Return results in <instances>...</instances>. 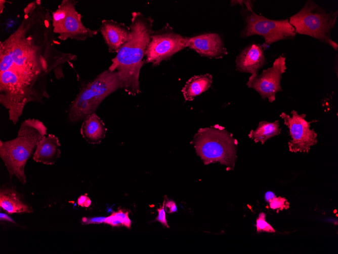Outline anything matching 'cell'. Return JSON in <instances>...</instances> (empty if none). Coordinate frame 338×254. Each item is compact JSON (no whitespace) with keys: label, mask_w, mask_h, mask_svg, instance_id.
Instances as JSON below:
<instances>
[{"label":"cell","mask_w":338,"mask_h":254,"mask_svg":"<svg viewBox=\"0 0 338 254\" xmlns=\"http://www.w3.org/2000/svg\"><path fill=\"white\" fill-rule=\"evenodd\" d=\"M76 4L75 1L63 0L57 9L52 12L53 32L61 41L70 39L83 41L98 33V30L88 28L82 23Z\"/></svg>","instance_id":"cell-8"},{"label":"cell","mask_w":338,"mask_h":254,"mask_svg":"<svg viewBox=\"0 0 338 254\" xmlns=\"http://www.w3.org/2000/svg\"><path fill=\"white\" fill-rule=\"evenodd\" d=\"M77 202L82 207H88L91 204V200L88 196L81 195L78 198Z\"/></svg>","instance_id":"cell-27"},{"label":"cell","mask_w":338,"mask_h":254,"mask_svg":"<svg viewBox=\"0 0 338 254\" xmlns=\"http://www.w3.org/2000/svg\"><path fill=\"white\" fill-rule=\"evenodd\" d=\"M286 58L279 56L273 63L272 66L263 70L260 74L250 76L246 86L256 91L262 99L267 98L271 103L275 100L276 94L282 91L281 80L286 70Z\"/></svg>","instance_id":"cell-11"},{"label":"cell","mask_w":338,"mask_h":254,"mask_svg":"<svg viewBox=\"0 0 338 254\" xmlns=\"http://www.w3.org/2000/svg\"><path fill=\"white\" fill-rule=\"evenodd\" d=\"M1 220H6L7 221L13 222L12 220L8 216L7 214L3 213H1Z\"/></svg>","instance_id":"cell-29"},{"label":"cell","mask_w":338,"mask_h":254,"mask_svg":"<svg viewBox=\"0 0 338 254\" xmlns=\"http://www.w3.org/2000/svg\"><path fill=\"white\" fill-rule=\"evenodd\" d=\"M267 63L264 46L257 43H251L245 47L235 60L237 71L250 73L251 76L258 74L259 70Z\"/></svg>","instance_id":"cell-13"},{"label":"cell","mask_w":338,"mask_h":254,"mask_svg":"<svg viewBox=\"0 0 338 254\" xmlns=\"http://www.w3.org/2000/svg\"><path fill=\"white\" fill-rule=\"evenodd\" d=\"M241 14L244 21V26L240 32L241 38L262 36L265 40L264 47L281 40L293 39L297 34L289 19H270L244 7Z\"/></svg>","instance_id":"cell-7"},{"label":"cell","mask_w":338,"mask_h":254,"mask_svg":"<svg viewBox=\"0 0 338 254\" xmlns=\"http://www.w3.org/2000/svg\"><path fill=\"white\" fill-rule=\"evenodd\" d=\"M291 116L282 113L280 117L287 127L291 139L288 142V149L293 153H308L311 147L317 142V134L310 128L311 124L317 121L308 122L306 114H298L296 111L291 112Z\"/></svg>","instance_id":"cell-10"},{"label":"cell","mask_w":338,"mask_h":254,"mask_svg":"<svg viewBox=\"0 0 338 254\" xmlns=\"http://www.w3.org/2000/svg\"><path fill=\"white\" fill-rule=\"evenodd\" d=\"M231 6H235L237 5H240L243 7V4L246 7V9L248 11H252L253 8V2L251 1H230Z\"/></svg>","instance_id":"cell-25"},{"label":"cell","mask_w":338,"mask_h":254,"mask_svg":"<svg viewBox=\"0 0 338 254\" xmlns=\"http://www.w3.org/2000/svg\"><path fill=\"white\" fill-rule=\"evenodd\" d=\"M266 214L264 212H261L256 221L257 232L258 233L261 232L275 233V230L270 224L266 221Z\"/></svg>","instance_id":"cell-21"},{"label":"cell","mask_w":338,"mask_h":254,"mask_svg":"<svg viewBox=\"0 0 338 254\" xmlns=\"http://www.w3.org/2000/svg\"><path fill=\"white\" fill-rule=\"evenodd\" d=\"M276 197V196L273 192L271 191H268L266 192L265 195V199L266 202L269 203L270 201Z\"/></svg>","instance_id":"cell-28"},{"label":"cell","mask_w":338,"mask_h":254,"mask_svg":"<svg viewBox=\"0 0 338 254\" xmlns=\"http://www.w3.org/2000/svg\"><path fill=\"white\" fill-rule=\"evenodd\" d=\"M23 13L16 30L0 42V103L14 124L28 103L49 98V76L64 78V65L77 59L56 48L51 14L40 1L29 3Z\"/></svg>","instance_id":"cell-1"},{"label":"cell","mask_w":338,"mask_h":254,"mask_svg":"<svg viewBox=\"0 0 338 254\" xmlns=\"http://www.w3.org/2000/svg\"><path fill=\"white\" fill-rule=\"evenodd\" d=\"M6 3V1L5 0H1L0 1V13L1 14H2L3 11H4V9L5 7V3Z\"/></svg>","instance_id":"cell-30"},{"label":"cell","mask_w":338,"mask_h":254,"mask_svg":"<svg viewBox=\"0 0 338 254\" xmlns=\"http://www.w3.org/2000/svg\"><path fill=\"white\" fill-rule=\"evenodd\" d=\"M0 207L11 214L32 212L31 207L24 203L17 192L12 189L1 190Z\"/></svg>","instance_id":"cell-17"},{"label":"cell","mask_w":338,"mask_h":254,"mask_svg":"<svg viewBox=\"0 0 338 254\" xmlns=\"http://www.w3.org/2000/svg\"><path fill=\"white\" fill-rule=\"evenodd\" d=\"M165 210L170 213L175 212L177 211V207L175 202L171 200H168L165 203Z\"/></svg>","instance_id":"cell-26"},{"label":"cell","mask_w":338,"mask_h":254,"mask_svg":"<svg viewBox=\"0 0 338 254\" xmlns=\"http://www.w3.org/2000/svg\"><path fill=\"white\" fill-rule=\"evenodd\" d=\"M120 88L118 74L109 69L85 84L70 105L68 118L71 122L81 121L94 113L102 101Z\"/></svg>","instance_id":"cell-6"},{"label":"cell","mask_w":338,"mask_h":254,"mask_svg":"<svg viewBox=\"0 0 338 254\" xmlns=\"http://www.w3.org/2000/svg\"><path fill=\"white\" fill-rule=\"evenodd\" d=\"M269 206L273 210H276L277 213L280 210L288 209L289 208L290 203L287 200L281 196L276 197L269 201Z\"/></svg>","instance_id":"cell-22"},{"label":"cell","mask_w":338,"mask_h":254,"mask_svg":"<svg viewBox=\"0 0 338 254\" xmlns=\"http://www.w3.org/2000/svg\"><path fill=\"white\" fill-rule=\"evenodd\" d=\"M338 16V10L328 12L313 1H307L303 8L289 18L295 33L313 38L332 47L335 51L338 44L331 36Z\"/></svg>","instance_id":"cell-5"},{"label":"cell","mask_w":338,"mask_h":254,"mask_svg":"<svg viewBox=\"0 0 338 254\" xmlns=\"http://www.w3.org/2000/svg\"><path fill=\"white\" fill-rule=\"evenodd\" d=\"M212 82L213 77L209 74L195 75L190 78L182 89L185 100H193L195 97L207 91Z\"/></svg>","instance_id":"cell-18"},{"label":"cell","mask_w":338,"mask_h":254,"mask_svg":"<svg viewBox=\"0 0 338 254\" xmlns=\"http://www.w3.org/2000/svg\"><path fill=\"white\" fill-rule=\"evenodd\" d=\"M191 143L205 165L218 162L230 170L234 169L237 142L223 127L216 125L199 129Z\"/></svg>","instance_id":"cell-4"},{"label":"cell","mask_w":338,"mask_h":254,"mask_svg":"<svg viewBox=\"0 0 338 254\" xmlns=\"http://www.w3.org/2000/svg\"><path fill=\"white\" fill-rule=\"evenodd\" d=\"M60 147L58 137L53 134H49L37 144L33 159L35 162L44 164H54L60 157Z\"/></svg>","instance_id":"cell-15"},{"label":"cell","mask_w":338,"mask_h":254,"mask_svg":"<svg viewBox=\"0 0 338 254\" xmlns=\"http://www.w3.org/2000/svg\"><path fill=\"white\" fill-rule=\"evenodd\" d=\"M186 47L187 37L175 32L171 25L166 23L161 29L154 31L151 34L146 51L145 63H151L153 66H157Z\"/></svg>","instance_id":"cell-9"},{"label":"cell","mask_w":338,"mask_h":254,"mask_svg":"<svg viewBox=\"0 0 338 254\" xmlns=\"http://www.w3.org/2000/svg\"><path fill=\"white\" fill-rule=\"evenodd\" d=\"M153 23L150 17H145L141 12H133L129 39L112 59L108 68L117 73L120 88L129 95H136L140 92V72L145 63L143 59L151 35L154 31Z\"/></svg>","instance_id":"cell-2"},{"label":"cell","mask_w":338,"mask_h":254,"mask_svg":"<svg viewBox=\"0 0 338 254\" xmlns=\"http://www.w3.org/2000/svg\"><path fill=\"white\" fill-rule=\"evenodd\" d=\"M281 130L278 120L273 122L262 121L259 122L256 130L250 131L248 136L255 142H261L263 144L268 139L278 135Z\"/></svg>","instance_id":"cell-19"},{"label":"cell","mask_w":338,"mask_h":254,"mask_svg":"<svg viewBox=\"0 0 338 254\" xmlns=\"http://www.w3.org/2000/svg\"><path fill=\"white\" fill-rule=\"evenodd\" d=\"M100 31L109 52L117 53L128 41L130 33V27L113 20H103Z\"/></svg>","instance_id":"cell-14"},{"label":"cell","mask_w":338,"mask_h":254,"mask_svg":"<svg viewBox=\"0 0 338 254\" xmlns=\"http://www.w3.org/2000/svg\"><path fill=\"white\" fill-rule=\"evenodd\" d=\"M129 213L124 209H119L106 217L104 223L112 227L125 226L130 229L132 222L129 217Z\"/></svg>","instance_id":"cell-20"},{"label":"cell","mask_w":338,"mask_h":254,"mask_svg":"<svg viewBox=\"0 0 338 254\" xmlns=\"http://www.w3.org/2000/svg\"><path fill=\"white\" fill-rule=\"evenodd\" d=\"M187 47L202 56L220 59L228 54L221 36L217 33H204L187 37Z\"/></svg>","instance_id":"cell-12"},{"label":"cell","mask_w":338,"mask_h":254,"mask_svg":"<svg viewBox=\"0 0 338 254\" xmlns=\"http://www.w3.org/2000/svg\"><path fill=\"white\" fill-rule=\"evenodd\" d=\"M106 130L103 121L94 113L84 119L80 131L88 142L98 144L105 138Z\"/></svg>","instance_id":"cell-16"},{"label":"cell","mask_w":338,"mask_h":254,"mask_svg":"<svg viewBox=\"0 0 338 254\" xmlns=\"http://www.w3.org/2000/svg\"><path fill=\"white\" fill-rule=\"evenodd\" d=\"M47 131L43 122L28 119L21 123L15 138L0 141V157L10 178L15 175L21 183H26L25 165L38 142L46 135Z\"/></svg>","instance_id":"cell-3"},{"label":"cell","mask_w":338,"mask_h":254,"mask_svg":"<svg viewBox=\"0 0 338 254\" xmlns=\"http://www.w3.org/2000/svg\"><path fill=\"white\" fill-rule=\"evenodd\" d=\"M165 199L164 200V201L162 205L160 206V207L157 209L158 211V215L155 219V221L160 222L163 226L166 227L167 228H170V226L167 224V222L165 216Z\"/></svg>","instance_id":"cell-23"},{"label":"cell","mask_w":338,"mask_h":254,"mask_svg":"<svg viewBox=\"0 0 338 254\" xmlns=\"http://www.w3.org/2000/svg\"><path fill=\"white\" fill-rule=\"evenodd\" d=\"M106 217H86L82 219V222L85 225L89 224H100L104 223Z\"/></svg>","instance_id":"cell-24"}]
</instances>
